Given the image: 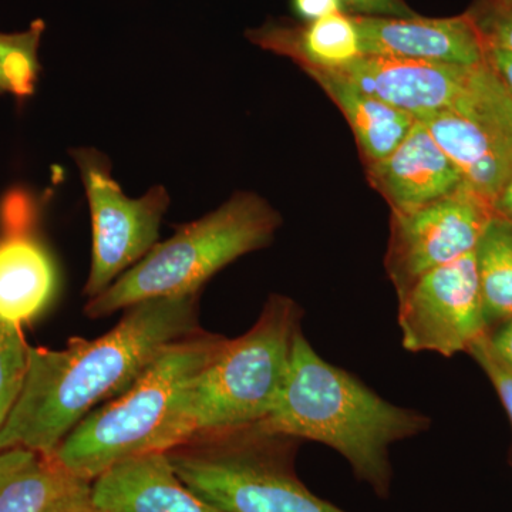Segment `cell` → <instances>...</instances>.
Returning a JSON list of instances; mask_svg holds the SVG:
<instances>
[{
    "label": "cell",
    "instance_id": "83f0119b",
    "mask_svg": "<svg viewBox=\"0 0 512 512\" xmlns=\"http://www.w3.org/2000/svg\"><path fill=\"white\" fill-rule=\"evenodd\" d=\"M487 60L512 96V53L498 47H488Z\"/></svg>",
    "mask_w": 512,
    "mask_h": 512
},
{
    "label": "cell",
    "instance_id": "9a60e30c",
    "mask_svg": "<svg viewBox=\"0 0 512 512\" xmlns=\"http://www.w3.org/2000/svg\"><path fill=\"white\" fill-rule=\"evenodd\" d=\"M99 512H224L175 473L167 451L128 458L92 481Z\"/></svg>",
    "mask_w": 512,
    "mask_h": 512
},
{
    "label": "cell",
    "instance_id": "484cf974",
    "mask_svg": "<svg viewBox=\"0 0 512 512\" xmlns=\"http://www.w3.org/2000/svg\"><path fill=\"white\" fill-rule=\"evenodd\" d=\"M487 342L493 355L512 372V319L487 332Z\"/></svg>",
    "mask_w": 512,
    "mask_h": 512
},
{
    "label": "cell",
    "instance_id": "7c38bea8",
    "mask_svg": "<svg viewBox=\"0 0 512 512\" xmlns=\"http://www.w3.org/2000/svg\"><path fill=\"white\" fill-rule=\"evenodd\" d=\"M477 67L360 56L342 69L322 72L335 74L362 92L421 120L451 109L467 92Z\"/></svg>",
    "mask_w": 512,
    "mask_h": 512
},
{
    "label": "cell",
    "instance_id": "e0dca14e",
    "mask_svg": "<svg viewBox=\"0 0 512 512\" xmlns=\"http://www.w3.org/2000/svg\"><path fill=\"white\" fill-rule=\"evenodd\" d=\"M306 73L322 87L348 120L366 165L389 156L417 123L412 114L362 92L335 74L322 70Z\"/></svg>",
    "mask_w": 512,
    "mask_h": 512
},
{
    "label": "cell",
    "instance_id": "44dd1931",
    "mask_svg": "<svg viewBox=\"0 0 512 512\" xmlns=\"http://www.w3.org/2000/svg\"><path fill=\"white\" fill-rule=\"evenodd\" d=\"M30 346L22 326L0 318V427L15 406L29 369Z\"/></svg>",
    "mask_w": 512,
    "mask_h": 512
},
{
    "label": "cell",
    "instance_id": "4fadbf2b",
    "mask_svg": "<svg viewBox=\"0 0 512 512\" xmlns=\"http://www.w3.org/2000/svg\"><path fill=\"white\" fill-rule=\"evenodd\" d=\"M362 56L397 57L474 67L487 62L483 35L471 16L429 19L353 16Z\"/></svg>",
    "mask_w": 512,
    "mask_h": 512
},
{
    "label": "cell",
    "instance_id": "ffe728a7",
    "mask_svg": "<svg viewBox=\"0 0 512 512\" xmlns=\"http://www.w3.org/2000/svg\"><path fill=\"white\" fill-rule=\"evenodd\" d=\"M42 26H35L20 35H0V90L29 96L35 89L39 62V46Z\"/></svg>",
    "mask_w": 512,
    "mask_h": 512
},
{
    "label": "cell",
    "instance_id": "52a82bcc",
    "mask_svg": "<svg viewBox=\"0 0 512 512\" xmlns=\"http://www.w3.org/2000/svg\"><path fill=\"white\" fill-rule=\"evenodd\" d=\"M72 157L79 168L92 215V264L84 295L93 299L156 247L161 222L170 207V195L164 187L156 185L133 200L111 175L109 158L96 148H76Z\"/></svg>",
    "mask_w": 512,
    "mask_h": 512
},
{
    "label": "cell",
    "instance_id": "d6986e66",
    "mask_svg": "<svg viewBox=\"0 0 512 512\" xmlns=\"http://www.w3.org/2000/svg\"><path fill=\"white\" fill-rule=\"evenodd\" d=\"M474 255L484 319L490 330L512 319V221L494 214Z\"/></svg>",
    "mask_w": 512,
    "mask_h": 512
},
{
    "label": "cell",
    "instance_id": "d4e9b609",
    "mask_svg": "<svg viewBox=\"0 0 512 512\" xmlns=\"http://www.w3.org/2000/svg\"><path fill=\"white\" fill-rule=\"evenodd\" d=\"M43 512H99L92 500V483L77 484L69 493L47 505Z\"/></svg>",
    "mask_w": 512,
    "mask_h": 512
},
{
    "label": "cell",
    "instance_id": "ba28073f",
    "mask_svg": "<svg viewBox=\"0 0 512 512\" xmlns=\"http://www.w3.org/2000/svg\"><path fill=\"white\" fill-rule=\"evenodd\" d=\"M419 121L456 164L464 184L493 205L512 177V96L488 60L451 109Z\"/></svg>",
    "mask_w": 512,
    "mask_h": 512
},
{
    "label": "cell",
    "instance_id": "8fae6325",
    "mask_svg": "<svg viewBox=\"0 0 512 512\" xmlns=\"http://www.w3.org/2000/svg\"><path fill=\"white\" fill-rule=\"evenodd\" d=\"M29 192L10 191L0 205V318L22 326L49 308L59 288V269L37 232Z\"/></svg>",
    "mask_w": 512,
    "mask_h": 512
},
{
    "label": "cell",
    "instance_id": "5bb4252c",
    "mask_svg": "<svg viewBox=\"0 0 512 512\" xmlns=\"http://www.w3.org/2000/svg\"><path fill=\"white\" fill-rule=\"evenodd\" d=\"M366 174L392 214L417 210L464 184L456 164L419 120L389 156L366 165Z\"/></svg>",
    "mask_w": 512,
    "mask_h": 512
},
{
    "label": "cell",
    "instance_id": "30bf717a",
    "mask_svg": "<svg viewBox=\"0 0 512 512\" xmlns=\"http://www.w3.org/2000/svg\"><path fill=\"white\" fill-rule=\"evenodd\" d=\"M403 348L454 356L488 332L476 255L431 269L399 296Z\"/></svg>",
    "mask_w": 512,
    "mask_h": 512
},
{
    "label": "cell",
    "instance_id": "2e32d148",
    "mask_svg": "<svg viewBox=\"0 0 512 512\" xmlns=\"http://www.w3.org/2000/svg\"><path fill=\"white\" fill-rule=\"evenodd\" d=\"M249 39L266 50L291 57L305 72H332L362 56L355 20L343 12L313 20L302 28L271 23L249 33Z\"/></svg>",
    "mask_w": 512,
    "mask_h": 512
},
{
    "label": "cell",
    "instance_id": "f1b7e54d",
    "mask_svg": "<svg viewBox=\"0 0 512 512\" xmlns=\"http://www.w3.org/2000/svg\"><path fill=\"white\" fill-rule=\"evenodd\" d=\"M494 212L500 217L512 221V177L504 185L493 204Z\"/></svg>",
    "mask_w": 512,
    "mask_h": 512
},
{
    "label": "cell",
    "instance_id": "ac0fdd59",
    "mask_svg": "<svg viewBox=\"0 0 512 512\" xmlns=\"http://www.w3.org/2000/svg\"><path fill=\"white\" fill-rule=\"evenodd\" d=\"M80 483L55 456L28 448L0 451V512H43Z\"/></svg>",
    "mask_w": 512,
    "mask_h": 512
},
{
    "label": "cell",
    "instance_id": "4316f807",
    "mask_svg": "<svg viewBox=\"0 0 512 512\" xmlns=\"http://www.w3.org/2000/svg\"><path fill=\"white\" fill-rule=\"evenodd\" d=\"M292 3L295 12L308 22L343 12L342 0H292Z\"/></svg>",
    "mask_w": 512,
    "mask_h": 512
},
{
    "label": "cell",
    "instance_id": "3957f363",
    "mask_svg": "<svg viewBox=\"0 0 512 512\" xmlns=\"http://www.w3.org/2000/svg\"><path fill=\"white\" fill-rule=\"evenodd\" d=\"M227 342L201 329L170 343L130 389L97 407L63 440L55 453L59 463L92 483L128 458L174 448L178 406Z\"/></svg>",
    "mask_w": 512,
    "mask_h": 512
},
{
    "label": "cell",
    "instance_id": "5b68a950",
    "mask_svg": "<svg viewBox=\"0 0 512 512\" xmlns=\"http://www.w3.org/2000/svg\"><path fill=\"white\" fill-rule=\"evenodd\" d=\"M302 316L289 296H269L255 325L241 338L228 339L184 394L175 417V447L197 434L268 417L284 387Z\"/></svg>",
    "mask_w": 512,
    "mask_h": 512
},
{
    "label": "cell",
    "instance_id": "cb8c5ba5",
    "mask_svg": "<svg viewBox=\"0 0 512 512\" xmlns=\"http://www.w3.org/2000/svg\"><path fill=\"white\" fill-rule=\"evenodd\" d=\"M343 8L353 10L360 16L379 18H413V12L403 0H342Z\"/></svg>",
    "mask_w": 512,
    "mask_h": 512
},
{
    "label": "cell",
    "instance_id": "603a6c76",
    "mask_svg": "<svg viewBox=\"0 0 512 512\" xmlns=\"http://www.w3.org/2000/svg\"><path fill=\"white\" fill-rule=\"evenodd\" d=\"M467 353H470L476 359L478 365L484 370L485 375L493 383L495 392L500 396L501 403H503L505 412L510 417L512 424V372L491 352L487 342V333L481 336L480 339H477L470 346Z\"/></svg>",
    "mask_w": 512,
    "mask_h": 512
},
{
    "label": "cell",
    "instance_id": "7402d4cb",
    "mask_svg": "<svg viewBox=\"0 0 512 512\" xmlns=\"http://www.w3.org/2000/svg\"><path fill=\"white\" fill-rule=\"evenodd\" d=\"M487 47L512 53V0H477L468 10Z\"/></svg>",
    "mask_w": 512,
    "mask_h": 512
},
{
    "label": "cell",
    "instance_id": "7a4b0ae2",
    "mask_svg": "<svg viewBox=\"0 0 512 512\" xmlns=\"http://www.w3.org/2000/svg\"><path fill=\"white\" fill-rule=\"evenodd\" d=\"M268 433L325 444L345 457L357 480L379 497L392 488L390 447L429 430L423 413L396 406L326 362L299 330L274 409L254 423Z\"/></svg>",
    "mask_w": 512,
    "mask_h": 512
},
{
    "label": "cell",
    "instance_id": "277c9868",
    "mask_svg": "<svg viewBox=\"0 0 512 512\" xmlns=\"http://www.w3.org/2000/svg\"><path fill=\"white\" fill-rule=\"evenodd\" d=\"M281 224L278 212L264 198L238 192L218 210L158 242L143 261L89 299L84 312L90 319L106 318L150 299L201 293L222 268L268 247Z\"/></svg>",
    "mask_w": 512,
    "mask_h": 512
},
{
    "label": "cell",
    "instance_id": "9c48e42d",
    "mask_svg": "<svg viewBox=\"0 0 512 512\" xmlns=\"http://www.w3.org/2000/svg\"><path fill=\"white\" fill-rule=\"evenodd\" d=\"M494 214L467 184L417 210L392 214L384 264L397 298L431 269L474 252Z\"/></svg>",
    "mask_w": 512,
    "mask_h": 512
},
{
    "label": "cell",
    "instance_id": "6da1fadb",
    "mask_svg": "<svg viewBox=\"0 0 512 512\" xmlns=\"http://www.w3.org/2000/svg\"><path fill=\"white\" fill-rule=\"evenodd\" d=\"M200 295L137 303L97 339H72L57 350L30 348L22 392L0 427V451L28 448L55 456L90 413L130 389L164 348L201 330Z\"/></svg>",
    "mask_w": 512,
    "mask_h": 512
},
{
    "label": "cell",
    "instance_id": "8992f818",
    "mask_svg": "<svg viewBox=\"0 0 512 512\" xmlns=\"http://www.w3.org/2000/svg\"><path fill=\"white\" fill-rule=\"evenodd\" d=\"M299 444L249 424L197 434L167 456L192 491L224 512H348L302 483Z\"/></svg>",
    "mask_w": 512,
    "mask_h": 512
}]
</instances>
